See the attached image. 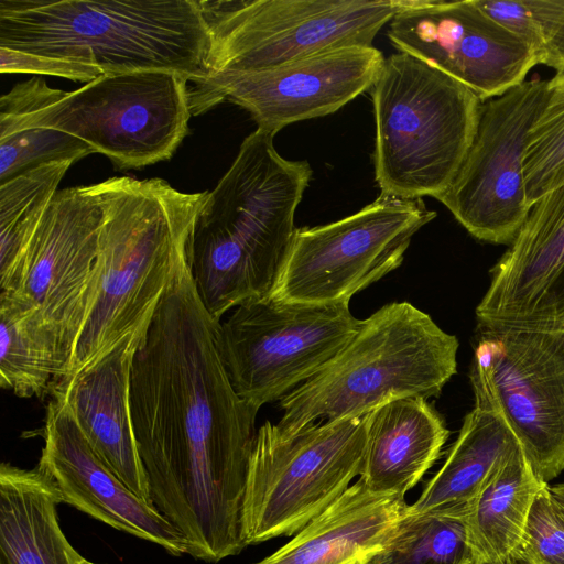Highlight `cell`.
I'll return each instance as SVG.
<instances>
[{
  "mask_svg": "<svg viewBox=\"0 0 564 564\" xmlns=\"http://www.w3.org/2000/svg\"><path fill=\"white\" fill-rule=\"evenodd\" d=\"M219 323L196 291L188 252L135 354L130 402L153 506L183 535L187 555L239 554L257 409L235 391Z\"/></svg>",
  "mask_w": 564,
  "mask_h": 564,
  "instance_id": "1",
  "label": "cell"
},
{
  "mask_svg": "<svg viewBox=\"0 0 564 564\" xmlns=\"http://www.w3.org/2000/svg\"><path fill=\"white\" fill-rule=\"evenodd\" d=\"M258 129L241 143L208 192L188 249L200 301L218 322L241 303L272 293L294 234L295 212L312 177L307 161H291Z\"/></svg>",
  "mask_w": 564,
  "mask_h": 564,
  "instance_id": "2",
  "label": "cell"
},
{
  "mask_svg": "<svg viewBox=\"0 0 564 564\" xmlns=\"http://www.w3.org/2000/svg\"><path fill=\"white\" fill-rule=\"evenodd\" d=\"M99 187L104 218L93 290L61 378L148 332L208 195L161 178L111 177Z\"/></svg>",
  "mask_w": 564,
  "mask_h": 564,
  "instance_id": "3",
  "label": "cell"
},
{
  "mask_svg": "<svg viewBox=\"0 0 564 564\" xmlns=\"http://www.w3.org/2000/svg\"><path fill=\"white\" fill-rule=\"evenodd\" d=\"M0 47L98 67L213 76L199 0H0Z\"/></svg>",
  "mask_w": 564,
  "mask_h": 564,
  "instance_id": "4",
  "label": "cell"
},
{
  "mask_svg": "<svg viewBox=\"0 0 564 564\" xmlns=\"http://www.w3.org/2000/svg\"><path fill=\"white\" fill-rule=\"evenodd\" d=\"M458 346L413 304H386L361 319L333 360L280 400L276 430L291 436L319 419L359 417L393 400L437 397L457 371Z\"/></svg>",
  "mask_w": 564,
  "mask_h": 564,
  "instance_id": "5",
  "label": "cell"
},
{
  "mask_svg": "<svg viewBox=\"0 0 564 564\" xmlns=\"http://www.w3.org/2000/svg\"><path fill=\"white\" fill-rule=\"evenodd\" d=\"M189 79L167 70L102 75L74 91L40 77L0 98V137L29 129L66 132L119 170L169 160L188 132Z\"/></svg>",
  "mask_w": 564,
  "mask_h": 564,
  "instance_id": "6",
  "label": "cell"
},
{
  "mask_svg": "<svg viewBox=\"0 0 564 564\" xmlns=\"http://www.w3.org/2000/svg\"><path fill=\"white\" fill-rule=\"evenodd\" d=\"M370 93L375 176L381 193L437 199L471 145L480 98L452 76L401 52L386 58Z\"/></svg>",
  "mask_w": 564,
  "mask_h": 564,
  "instance_id": "7",
  "label": "cell"
},
{
  "mask_svg": "<svg viewBox=\"0 0 564 564\" xmlns=\"http://www.w3.org/2000/svg\"><path fill=\"white\" fill-rule=\"evenodd\" d=\"M367 414L316 422L291 436L265 421L257 431L242 508V539L292 535L334 503L360 475Z\"/></svg>",
  "mask_w": 564,
  "mask_h": 564,
  "instance_id": "8",
  "label": "cell"
},
{
  "mask_svg": "<svg viewBox=\"0 0 564 564\" xmlns=\"http://www.w3.org/2000/svg\"><path fill=\"white\" fill-rule=\"evenodd\" d=\"M360 322L349 303L292 302L272 294L250 299L219 323L231 386L257 410L281 400L333 360Z\"/></svg>",
  "mask_w": 564,
  "mask_h": 564,
  "instance_id": "9",
  "label": "cell"
},
{
  "mask_svg": "<svg viewBox=\"0 0 564 564\" xmlns=\"http://www.w3.org/2000/svg\"><path fill=\"white\" fill-rule=\"evenodd\" d=\"M404 1L199 0L214 37L213 75L272 68L341 47L373 46Z\"/></svg>",
  "mask_w": 564,
  "mask_h": 564,
  "instance_id": "10",
  "label": "cell"
},
{
  "mask_svg": "<svg viewBox=\"0 0 564 564\" xmlns=\"http://www.w3.org/2000/svg\"><path fill=\"white\" fill-rule=\"evenodd\" d=\"M436 217L423 199L380 194L330 224L296 228L272 295L286 301L349 303L395 270L412 237Z\"/></svg>",
  "mask_w": 564,
  "mask_h": 564,
  "instance_id": "11",
  "label": "cell"
},
{
  "mask_svg": "<svg viewBox=\"0 0 564 564\" xmlns=\"http://www.w3.org/2000/svg\"><path fill=\"white\" fill-rule=\"evenodd\" d=\"M470 382L491 394L535 475L564 470V330L477 326Z\"/></svg>",
  "mask_w": 564,
  "mask_h": 564,
  "instance_id": "12",
  "label": "cell"
},
{
  "mask_svg": "<svg viewBox=\"0 0 564 564\" xmlns=\"http://www.w3.org/2000/svg\"><path fill=\"white\" fill-rule=\"evenodd\" d=\"M547 95L549 80L527 79L481 101L471 145L437 198L477 240L509 246L529 214L523 158Z\"/></svg>",
  "mask_w": 564,
  "mask_h": 564,
  "instance_id": "13",
  "label": "cell"
},
{
  "mask_svg": "<svg viewBox=\"0 0 564 564\" xmlns=\"http://www.w3.org/2000/svg\"><path fill=\"white\" fill-rule=\"evenodd\" d=\"M102 218L99 183L58 189L0 279V295L31 308L59 338L68 360L93 290Z\"/></svg>",
  "mask_w": 564,
  "mask_h": 564,
  "instance_id": "14",
  "label": "cell"
},
{
  "mask_svg": "<svg viewBox=\"0 0 564 564\" xmlns=\"http://www.w3.org/2000/svg\"><path fill=\"white\" fill-rule=\"evenodd\" d=\"M386 58L375 46H349L254 72H221L189 85L192 116L229 100L247 110L258 129L284 127L336 112L371 89Z\"/></svg>",
  "mask_w": 564,
  "mask_h": 564,
  "instance_id": "15",
  "label": "cell"
},
{
  "mask_svg": "<svg viewBox=\"0 0 564 564\" xmlns=\"http://www.w3.org/2000/svg\"><path fill=\"white\" fill-rule=\"evenodd\" d=\"M387 34L399 52L452 76L481 101L522 84L540 64L535 52L476 0H405Z\"/></svg>",
  "mask_w": 564,
  "mask_h": 564,
  "instance_id": "16",
  "label": "cell"
},
{
  "mask_svg": "<svg viewBox=\"0 0 564 564\" xmlns=\"http://www.w3.org/2000/svg\"><path fill=\"white\" fill-rule=\"evenodd\" d=\"M489 273L477 326L564 330V184L531 205Z\"/></svg>",
  "mask_w": 564,
  "mask_h": 564,
  "instance_id": "17",
  "label": "cell"
},
{
  "mask_svg": "<svg viewBox=\"0 0 564 564\" xmlns=\"http://www.w3.org/2000/svg\"><path fill=\"white\" fill-rule=\"evenodd\" d=\"M43 440L36 467L55 484L63 503L173 556L187 554L183 535L112 473L61 399L52 397L47 403Z\"/></svg>",
  "mask_w": 564,
  "mask_h": 564,
  "instance_id": "18",
  "label": "cell"
},
{
  "mask_svg": "<svg viewBox=\"0 0 564 564\" xmlns=\"http://www.w3.org/2000/svg\"><path fill=\"white\" fill-rule=\"evenodd\" d=\"M145 334L126 337L88 367L55 380L52 397L68 406L93 449L112 473L152 503L130 402L133 361Z\"/></svg>",
  "mask_w": 564,
  "mask_h": 564,
  "instance_id": "19",
  "label": "cell"
},
{
  "mask_svg": "<svg viewBox=\"0 0 564 564\" xmlns=\"http://www.w3.org/2000/svg\"><path fill=\"white\" fill-rule=\"evenodd\" d=\"M408 505L358 479L278 551L254 564H359L381 550Z\"/></svg>",
  "mask_w": 564,
  "mask_h": 564,
  "instance_id": "20",
  "label": "cell"
},
{
  "mask_svg": "<svg viewBox=\"0 0 564 564\" xmlns=\"http://www.w3.org/2000/svg\"><path fill=\"white\" fill-rule=\"evenodd\" d=\"M449 431L427 399L387 402L367 414V442L359 479L378 494L412 489L440 457Z\"/></svg>",
  "mask_w": 564,
  "mask_h": 564,
  "instance_id": "21",
  "label": "cell"
},
{
  "mask_svg": "<svg viewBox=\"0 0 564 564\" xmlns=\"http://www.w3.org/2000/svg\"><path fill=\"white\" fill-rule=\"evenodd\" d=\"M475 397L447 457L409 510L467 512L498 465L520 444L490 392L470 382Z\"/></svg>",
  "mask_w": 564,
  "mask_h": 564,
  "instance_id": "22",
  "label": "cell"
},
{
  "mask_svg": "<svg viewBox=\"0 0 564 564\" xmlns=\"http://www.w3.org/2000/svg\"><path fill=\"white\" fill-rule=\"evenodd\" d=\"M63 503L37 467L0 466V564H84L57 517Z\"/></svg>",
  "mask_w": 564,
  "mask_h": 564,
  "instance_id": "23",
  "label": "cell"
},
{
  "mask_svg": "<svg viewBox=\"0 0 564 564\" xmlns=\"http://www.w3.org/2000/svg\"><path fill=\"white\" fill-rule=\"evenodd\" d=\"M544 484L520 445L498 465L466 516L475 564H516L530 508Z\"/></svg>",
  "mask_w": 564,
  "mask_h": 564,
  "instance_id": "24",
  "label": "cell"
},
{
  "mask_svg": "<svg viewBox=\"0 0 564 564\" xmlns=\"http://www.w3.org/2000/svg\"><path fill=\"white\" fill-rule=\"evenodd\" d=\"M68 356L55 333L25 305L0 295V386L40 397L59 379Z\"/></svg>",
  "mask_w": 564,
  "mask_h": 564,
  "instance_id": "25",
  "label": "cell"
},
{
  "mask_svg": "<svg viewBox=\"0 0 564 564\" xmlns=\"http://www.w3.org/2000/svg\"><path fill=\"white\" fill-rule=\"evenodd\" d=\"M466 516L406 508L383 547L364 564H475Z\"/></svg>",
  "mask_w": 564,
  "mask_h": 564,
  "instance_id": "26",
  "label": "cell"
},
{
  "mask_svg": "<svg viewBox=\"0 0 564 564\" xmlns=\"http://www.w3.org/2000/svg\"><path fill=\"white\" fill-rule=\"evenodd\" d=\"M74 163H44L0 184V279L11 272Z\"/></svg>",
  "mask_w": 564,
  "mask_h": 564,
  "instance_id": "27",
  "label": "cell"
},
{
  "mask_svg": "<svg viewBox=\"0 0 564 564\" xmlns=\"http://www.w3.org/2000/svg\"><path fill=\"white\" fill-rule=\"evenodd\" d=\"M530 206L564 184V73L549 80V95L532 124L523 158Z\"/></svg>",
  "mask_w": 564,
  "mask_h": 564,
  "instance_id": "28",
  "label": "cell"
},
{
  "mask_svg": "<svg viewBox=\"0 0 564 564\" xmlns=\"http://www.w3.org/2000/svg\"><path fill=\"white\" fill-rule=\"evenodd\" d=\"M481 10L523 40L540 64L564 73V0H476Z\"/></svg>",
  "mask_w": 564,
  "mask_h": 564,
  "instance_id": "29",
  "label": "cell"
},
{
  "mask_svg": "<svg viewBox=\"0 0 564 564\" xmlns=\"http://www.w3.org/2000/svg\"><path fill=\"white\" fill-rule=\"evenodd\" d=\"M94 153L80 139L48 128L23 129L0 137V184L54 161H78Z\"/></svg>",
  "mask_w": 564,
  "mask_h": 564,
  "instance_id": "30",
  "label": "cell"
},
{
  "mask_svg": "<svg viewBox=\"0 0 564 564\" xmlns=\"http://www.w3.org/2000/svg\"><path fill=\"white\" fill-rule=\"evenodd\" d=\"M514 560L516 564H564V512L549 484L533 499Z\"/></svg>",
  "mask_w": 564,
  "mask_h": 564,
  "instance_id": "31",
  "label": "cell"
},
{
  "mask_svg": "<svg viewBox=\"0 0 564 564\" xmlns=\"http://www.w3.org/2000/svg\"><path fill=\"white\" fill-rule=\"evenodd\" d=\"M0 72L52 75L87 84L104 75L98 67L91 65L6 47H0Z\"/></svg>",
  "mask_w": 564,
  "mask_h": 564,
  "instance_id": "32",
  "label": "cell"
},
{
  "mask_svg": "<svg viewBox=\"0 0 564 564\" xmlns=\"http://www.w3.org/2000/svg\"><path fill=\"white\" fill-rule=\"evenodd\" d=\"M551 490L553 492L554 498L556 499L557 503L564 511V482L557 484L554 487H551Z\"/></svg>",
  "mask_w": 564,
  "mask_h": 564,
  "instance_id": "33",
  "label": "cell"
},
{
  "mask_svg": "<svg viewBox=\"0 0 564 564\" xmlns=\"http://www.w3.org/2000/svg\"><path fill=\"white\" fill-rule=\"evenodd\" d=\"M84 564H97V563H93V562H90V561L86 560V561L84 562Z\"/></svg>",
  "mask_w": 564,
  "mask_h": 564,
  "instance_id": "34",
  "label": "cell"
},
{
  "mask_svg": "<svg viewBox=\"0 0 564 564\" xmlns=\"http://www.w3.org/2000/svg\"><path fill=\"white\" fill-rule=\"evenodd\" d=\"M359 564H364V562H362V563H359Z\"/></svg>",
  "mask_w": 564,
  "mask_h": 564,
  "instance_id": "35",
  "label": "cell"
},
{
  "mask_svg": "<svg viewBox=\"0 0 564 564\" xmlns=\"http://www.w3.org/2000/svg\"><path fill=\"white\" fill-rule=\"evenodd\" d=\"M562 509V508H561ZM564 512V511H563Z\"/></svg>",
  "mask_w": 564,
  "mask_h": 564,
  "instance_id": "36",
  "label": "cell"
}]
</instances>
